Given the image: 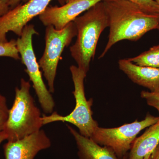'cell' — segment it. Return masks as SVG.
Instances as JSON below:
<instances>
[{
    "label": "cell",
    "mask_w": 159,
    "mask_h": 159,
    "mask_svg": "<svg viewBox=\"0 0 159 159\" xmlns=\"http://www.w3.org/2000/svg\"><path fill=\"white\" fill-rule=\"evenodd\" d=\"M157 29H158V30H159V24L158 25V26Z\"/></svg>",
    "instance_id": "cell-26"
},
{
    "label": "cell",
    "mask_w": 159,
    "mask_h": 159,
    "mask_svg": "<svg viewBox=\"0 0 159 159\" xmlns=\"http://www.w3.org/2000/svg\"><path fill=\"white\" fill-rule=\"evenodd\" d=\"M67 126L75 139L79 159H127L118 157L111 148L101 146L92 139L84 136L70 125Z\"/></svg>",
    "instance_id": "cell-12"
},
{
    "label": "cell",
    "mask_w": 159,
    "mask_h": 159,
    "mask_svg": "<svg viewBox=\"0 0 159 159\" xmlns=\"http://www.w3.org/2000/svg\"><path fill=\"white\" fill-rule=\"evenodd\" d=\"M159 117L147 114L145 119L115 128L98 127L90 139L101 146L111 148L118 157L127 158L131 147L141 131L156 123Z\"/></svg>",
    "instance_id": "cell-6"
},
{
    "label": "cell",
    "mask_w": 159,
    "mask_h": 159,
    "mask_svg": "<svg viewBox=\"0 0 159 159\" xmlns=\"http://www.w3.org/2000/svg\"><path fill=\"white\" fill-rule=\"evenodd\" d=\"M70 70L74 86L73 93L76 101L74 109L66 116L60 115L56 112L49 116L43 115L42 118L43 124L46 125L55 122H68L76 126L80 134L91 138L99 125L93 117V99L88 100L85 97L84 80L87 73L74 65L70 67Z\"/></svg>",
    "instance_id": "cell-4"
},
{
    "label": "cell",
    "mask_w": 159,
    "mask_h": 159,
    "mask_svg": "<svg viewBox=\"0 0 159 159\" xmlns=\"http://www.w3.org/2000/svg\"><path fill=\"white\" fill-rule=\"evenodd\" d=\"M74 22L77 29V38L75 43L70 47V52L77 67L87 74L91 61L96 54L99 37L109 26L102 1L76 18Z\"/></svg>",
    "instance_id": "cell-2"
},
{
    "label": "cell",
    "mask_w": 159,
    "mask_h": 159,
    "mask_svg": "<svg viewBox=\"0 0 159 159\" xmlns=\"http://www.w3.org/2000/svg\"><path fill=\"white\" fill-rule=\"evenodd\" d=\"M141 96L148 105L156 109L159 113V88L153 92L142 91Z\"/></svg>",
    "instance_id": "cell-17"
},
{
    "label": "cell",
    "mask_w": 159,
    "mask_h": 159,
    "mask_svg": "<svg viewBox=\"0 0 159 159\" xmlns=\"http://www.w3.org/2000/svg\"><path fill=\"white\" fill-rule=\"evenodd\" d=\"M159 143V119L151 125L142 135L134 141L127 159H143L152 152Z\"/></svg>",
    "instance_id": "cell-13"
},
{
    "label": "cell",
    "mask_w": 159,
    "mask_h": 159,
    "mask_svg": "<svg viewBox=\"0 0 159 159\" xmlns=\"http://www.w3.org/2000/svg\"><path fill=\"white\" fill-rule=\"evenodd\" d=\"M102 1L71 0L60 7L48 6L39 16L44 25H52L57 30H61L80 15Z\"/></svg>",
    "instance_id": "cell-9"
},
{
    "label": "cell",
    "mask_w": 159,
    "mask_h": 159,
    "mask_svg": "<svg viewBox=\"0 0 159 159\" xmlns=\"http://www.w3.org/2000/svg\"><path fill=\"white\" fill-rule=\"evenodd\" d=\"M151 153L152 152H150V153H149L148 154L146 155L143 159H150V156L151 155Z\"/></svg>",
    "instance_id": "cell-23"
},
{
    "label": "cell",
    "mask_w": 159,
    "mask_h": 159,
    "mask_svg": "<svg viewBox=\"0 0 159 159\" xmlns=\"http://www.w3.org/2000/svg\"><path fill=\"white\" fill-rule=\"evenodd\" d=\"M150 159H159V143L152 152Z\"/></svg>",
    "instance_id": "cell-20"
},
{
    "label": "cell",
    "mask_w": 159,
    "mask_h": 159,
    "mask_svg": "<svg viewBox=\"0 0 159 159\" xmlns=\"http://www.w3.org/2000/svg\"><path fill=\"white\" fill-rule=\"evenodd\" d=\"M46 27L45 48L38 63L48 82L49 91L54 93L58 62L65 48L70 45L73 38L77 36V29L74 21L61 30H57L52 25Z\"/></svg>",
    "instance_id": "cell-7"
},
{
    "label": "cell",
    "mask_w": 159,
    "mask_h": 159,
    "mask_svg": "<svg viewBox=\"0 0 159 159\" xmlns=\"http://www.w3.org/2000/svg\"><path fill=\"white\" fill-rule=\"evenodd\" d=\"M30 82L24 78L21 79L20 88H16L14 102L3 130L8 141L30 135L40 130L43 125L40 111L30 94Z\"/></svg>",
    "instance_id": "cell-3"
},
{
    "label": "cell",
    "mask_w": 159,
    "mask_h": 159,
    "mask_svg": "<svg viewBox=\"0 0 159 159\" xmlns=\"http://www.w3.org/2000/svg\"><path fill=\"white\" fill-rule=\"evenodd\" d=\"M9 110L6 97L0 93V131L4 130L5 128L9 116Z\"/></svg>",
    "instance_id": "cell-18"
},
{
    "label": "cell",
    "mask_w": 159,
    "mask_h": 159,
    "mask_svg": "<svg viewBox=\"0 0 159 159\" xmlns=\"http://www.w3.org/2000/svg\"><path fill=\"white\" fill-rule=\"evenodd\" d=\"M137 65L159 68V45L132 58H128Z\"/></svg>",
    "instance_id": "cell-14"
},
{
    "label": "cell",
    "mask_w": 159,
    "mask_h": 159,
    "mask_svg": "<svg viewBox=\"0 0 159 159\" xmlns=\"http://www.w3.org/2000/svg\"><path fill=\"white\" fill-rule=\"evenodd\" d=\"M7 138L8 137H7V135L6 134L4 131H0V145L3 141L7 140Z\"/></svg>",
    "instance_id": "cell-22"
},
{
    "label": "cell",
    "mask_w": 159,
    "mask_h": 159,
    "mask_svg": "<svg viewBox=\"0 0 159 159\" xmlns=\"http://www.w3.org/2000/svg\"><path fill=\"white\" fill-rule=\"evenodd\" d=\"M51 142L45 132L40 130L3 146L6 159H34L41 151L51 147Z\"/></svg>",
    "instance_id": "cell-10"
},
{
    "label": "cell",
    "mask_w": 159,
    "mask_h": 159,
    "mask_svg": "<svg viewBox=\"0 0 159 159\" xmlns=\"http://www.w3.org/2000/svg\"><path fill=\"white\" fill-rule=\"evenodd\" d=\"M109 23L108 40L99 58L115 44L128 40L137 41L148 31L157 29L159 13H150L127 0H103Z\"/></svg>",
    "instance_id": "cell-1"
},
{
    "label": "cell",
    "mask_w": 159,
    "mask_h": 159,
    "mask_svg": "<svg viewBox=\"0 0 159 159\" xmlns=\"http://www.w3.org/2000/svg\"><path fill=\"white\" fill-rule=\"evenodd\" d=\"M65 2V4L66 3L68 2H70V1H71V0H64Z\"/></svg>",
    "instance_id": "cell-24"
},
{
    "label": "cell",
    "mask_w": 159,
    "mask_h": 159,
    "mask_svg": "<svg viewBox=\"0 0 159 159\" xmlns=\"http://www.w3.org/2000/svg\"><path fill=\"white\" fill-rule=\"evenodd\" d=\"M39 34L33 25H27L23 29L21 35L16 40V47L21 61L26 66L25 70L32 83L41 107L45 113L50 115L53 112L55 102L43 80L32 44L33 35Z\"/></svg>",
    "instance_id": "cell-5"
},
{
    "label": "cell",
    "mask_w": 159,
    "mask_h": 159,
    "mask_svg": "<svg viewBox=\"0 0 159 159\" xmlns=\"http://www.w3.org/2000/svg\"><path fill=\"white\" fill-rule=\"evenodd\" d=\"M10 0H0V16L6 14L10 9Z\"/></svg>",
    "instance_id": "cell-19"
},
{
    "label": "cell",
    "mask_w": 159,
    "mask_h": 159,
    "mask_svg": "<svg viewBox=\"0 0 159 159\" xmlns=\"http://www.w3.org/2000/svg\"><path fill=\"white\" fill-rule=\"evenodd\" d=\"M52 1L29 0L24 5L19 4L0 16V42L8 41L7 34L9 31L20 37L28 23L33 18L39 16ZM57 1L61 6L65 4L64 0Z\"/></svg>",
    "instance_id": "cell-8"
},
{
    "label": "cell",
    "mask_w": 159,
    "mask_h": 159,
    "mask_svg": "<svg viewBox=\"0 0 159 159\" xmlns=\"http://www.w3.org/2000/svg\"><path fill=\"white\" fill-rule=\"evenodd\" d=\"M0 57H11L16 60L20 59L16 47V40L12 39L6 42H0Z\"/></svg>",
    "instance_id": "cell-15"
},
{
    "label": "cell",
    "mask_w": 159,
    "mask_h": 159,
    "mask_svg": "<svg viewBox=\"0 0 159 159\" xmlns=\"http://www.w3.org/2000/svg\"><path fill=\"white\" fill-rule=\"evenodd\" d=\"M155 1H156V2H157V3H158V4L159 5V0H155Z\"/></svg>",
    "instance_id": "cell-25"
},
{
    "label": "cell",
    "mask_w": 159,
    "mask_h": 159,
    "mask_svg": "<svg viewBox=\"0 0 159 159\" xmlns=\"http://www.w3.org/2000/svg\"><path fill=\"white\" fill-rule=\"evenodd\" d=\"M28 0H10V9H13L20 4L21 2H25Z\"/></svg>",
    "instance_id": "cell-21"
},
{
    "label": "cell",
    "mask_w": 159,
    "mask_h": 159,
    "mask_svg": "<svg viewBox=\"0 0 159 159\" xmlns=\"http://www.w3.org/2000/svg\"><path fill=\"white\" fill-rule=\"evenodd\" d=\"M119 68L133 82L149 89L151 92L159 88V68L137 65L128 59L119 61Z\"/></svg>",
    "instance_id": "cell-11"
},
{
    "label": "cell",
    "mask_w": 159,
    "mask_h": 159,
    "mask_svg": "<svg viewBox=\"0 0 159 159\" xmlns=\"http://www.w3.org/2000/svg\"><path fill=\"white\" fill-rule=\"evenodd\" d=\"M150 13H159V5L155 0H127Z\"/></svg>",
    "instance_id": "cell-16"
}]
</instances>
